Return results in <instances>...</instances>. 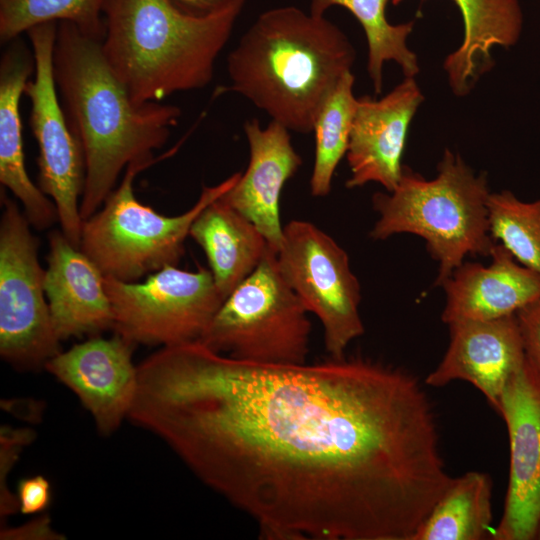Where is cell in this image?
I'll return each instance as SVG.
<instances>
[{
	"instance_id": "cell-23",
	"label": "cell",
	"mask_w": 540,
	"mask_h": 540,
	"mask_svg": "<svg viewBox=\"0 0 540 540\" xmlns=\"http://www.w3.org/2000/svg\"><path fill=\"white\" fill-rule=\"evenodd\" d=\"M389 0H311L310 12L324 15L333 5L349 10L361 24L368 44V73L376 94L382 90V69L386 61L398 63L405 77L418 71L416 55L408 49L406 39L413 22L392 25L385 14Z\"/></svg>"
},
{
	"instance_id": "cell-1",
	"label": "cell",
	"mask_w": 540,
	"mask_h": 540,
	"mask_svg": "<svg viewBox=\"0 0 540 540\" xmlns=\"http://www.w3.org/2000/svg\"><path fill=\"white\" fill-rule=\"evenodd\" d=\"M127 418L267 540H412L454 480L417 376L363 357L275 365L163 346L137 366Z\"/></svg>"
},
{
	"instance_id": "cell-24",
	"label": "cell",
	"mask_w": 540,
	"mask_h": 540,
	"mask_svg": "<svg viewBox=\"0 0 540 540\" xmlns=\"http://www.w3.org/2000/svg\"><path fill=\"white\" fill-rule=\"evenodd\" d=\"M354 75L347 72L321 105L313 125L315 157L310 192L324 197L331 191L332 179L346 155L357 99L353 95Z\"/></svg>"
},
{
	"instance_id": "cell-12",
	"label": "cell",
	"mask_w": 540,
	"mask_h": 540,
	"mask_svg": "<svg viewBox=\"0 0 540 540\" xmlns=\"http://www.w3.org/2000/svg\"><path fill=\"white\" fill-rule=\"evenodd\" d=\"M509 436V481L493 540H533L540 525V370L527 359L505 387L497 411Z\"/></svg>"
},
{
	"instance_id": "cell-27",
	"label": "cell",
	"mask_w": 540,
	"mask_h": 540,
	"mask_svg": "<svg viewBox=\"0 0 540 540\" xmlns=\"http://www.w3.org/2000/svg\"><path fill=\"white\" fill-rule=\"evenodd\" d=\"M515 315L525 355L540 370V298Z\"/></svg>"
},
{
	"instance_id": "cell-9",
	"label": "cell",
	"mask_w": 540,
	"mask_h": 540,
	"mask_svg": "<svg viewBox=\"0 0 540 540\" xmlns=\"http://www.w3.org/2000/svg\"><path fill=\"white\" fill-rule=\"evenodd\" d=\"M113 329L133 344L171 346L200 340L224 299L210 270L167 265L144 282L104 276Z\"/></svg>"
},
{
	"instance_id": "cell-7",
	"label": "cell",
	"mask_w": 540,
	"mask_h": 540,
	"mask_svg": "<svg viewBox=\"0 0 540 540\" xmlns=\"http://www.w3.org/2000/svg\"><path fill=\"white\" fill-rule=\"evenodd\" d=\"M308 313L281 276L276 251L269 248L223 301L200 341L246 362L304 364L312 328Z\"/></svg>"
},
{
	"instance_id": "cell-25",
	"label": "cell",
	"mask_w": 540,
	"mask_h": 540,
	"mask_svg": "<svg viewBox=\"0 0 540 540\" xmlns=\"http://www.w3.org/2000/svg\"><path fill=\"white\" fill-rule=\"evenodd\" d=\"M105 0H0V41L6 44L34 26L68 21L97 40L105 37Z\"/></svg>"
},
{
	"instance_id": "cell-15",
	"label": "cell",
	"mask_w": 540,
	"mask_h": 540,
	"mask_svg": "<svg viewBox=\"0 0 540 540\" xmlns=\"http://www.w3.org/2000/svg\"><path fill=\"white\" fill-rule=\"evenodd\" d=\"M448 326L449 346L438 366L427 375L426 385L469 382L498 411L505 387L526 360L516 315L460 320Z\"/></svg>"
},
{
	"instance_id": "cell-2",
	"label": "cell",
	"mask_w": 540,
	"mask_h": 540,
	"mask_svg": "<svg viewBox=\"0 0 540 540\" xmlns=\"http://www.w3.org/2000/svg\"><path fill=\"white\" fill-rule=\"evenodd\" d=\"M53 70L65 115L84 154V222L104 204L124 168L156 159L153 151L167 142L181 109L160 102L136 104L109 65L102 41L68 21L58 22Z\"/></svg>"
},
{
	"instance_id": "cell-11",
	"label": "cell",
	"mask_w": 540,
	"mask_h": 540,
	"mask_svg": "<svg viewBox=\"0 0 540 540\" xmlns=\"http://www.w3.org/2000/svg\"><path fill=\"white\" fill-rule=\"evenodd\" d=\"M58 22L29 29L35 59L34 78L25 86L30 99V126L39 155V188L56 206L61 231L80 249L83 220L79 198L85 181V160L81 144L60 105L53 70V52Z\"/></svg>"
},
{
	"instance_id": "cell-19",
	"label": "cell",
	"mask_w": 540,
	"mask_h": 540,
	"mask_svg": "<svg viewBox=\"0 0 540 540\" xmlns=\"http://www.w3.org/2000/svg\"><path fill=\"white\" fill-rule=\"evenodd\" d=\"M8 43L0 61V182L20 200L30 225L44 230L58 221V213L28 176L20 116V99L35 71V59L20 37Z\"/></svg>"
},
{
	"instance_id": "cell-8",
	"label": "cell",
	"mask_w": 540,
	"mask_h": 540,
	"mask_svg": "<svg viewBox=\"0 0 540 540\" xmlns=\"http://www.w3.org/2000/svg\"><path fill=\"white\" fill-rule=\"evenodd\" d=\"M0 354L20 370L44 367L58 354L37 239L16 202L1 191Z\"/></svg>"
},
{
	"instance_id": "cell-20",
	"label": "cell",
	"mask_w": 540,
	"mask_h": 540,
	"mask_svg": "<svg viewBox=\"0 0 540 540\" xmlns=\"http://www.w3.org/2000/svg\"><path fill=\"white\" fill-rule=\"evenodd\" d=\"M189 236L203 249L224 300L256 269L270 248L258 228L221 197L200 212Z\"/></svg>"
},
{
	"instance_id": "cell-3",
	"label": "cell",
	"mask_w": 540,
	"mask_h": 540,
	"mask_svg": "<svg viewBox=\"0 0 540 540\" xmlns=\"http://www.w3.org/2000/svg\"><path fill=\"white\" fill-rule=\"evenodd\" d=\"M355 50L324 15L295 6L261 13L227 57L231 86L289 131H313L316 115Z\"/></svg>"
},
{
	"instance_id": "cell-30",
	"label": "cell",
	"mask_w": 540,
	"mask_h": 540,
	"mask_svg": "<svg viewBox=\"0 0 540 540\" xmlns=\"http://www.w3.org/2000/svg\"><path fill=\"white\" fill-rule=\"evenodd\" d=\"M536 539H539L540 540V525H539V530H538V534H537V538Z\"/></svg>"
},
{
	"instance_id": "cell-26",
	"label": "cell",
	"mask_w": 540,
	"mask_h": 540,
	"mask_svg": "<svg viewBox=\"0 0 540 540\" xmlns=\"http://www.w3.org/2000/svg\"><path fill=\"white\" fill-rule=\"evenodd\" d=\"M488 220L493 240L540 276V199L525 202L508 190L490 193Z\"/></svg>"
},
{
	"instance_id": "cell-14",
	"label": "cell",
	"mask_w": 540,
	"mask_h": 540,
	"mask_svg": "<svg viewBox=\"0 0 540 540\" xmlns=\"http://www.w3.org/2000/svg\"><path fill=\"white\" fill-rule=\"evenodd\" d=\"M422 101L413 77H406L379 100L357 99L346 153L351 171L347 188L376 182L387 192L395 189L403 171L409 125Z\"/></svg>"
},
{
	"instance_id": "cell-4",
	"label": "cell",
	"mask_w": 540,
	"mask_h": 540,
	"mask_svg": "<svg viewBox=\"0 0 540 540\" xmlns=\"http://www.w3.org/2000/svg\"><path fill=\"white\" fill-rule=\"evenodd\" d=\"M246 3L193 15L170 0H105L103 53L138 105L204 88Z\"/></svg>"
},
{
	"instance_id": "cell-6",
	"label": "cell",
	"mask_w": 540,
	"mask_h": 540,
	"mask_svg": "<svg viewBox=\"0 0 540 540\" xmlns=\"http://www.w3.org/2000/svg\"><path fill=\"white\" fill-rule=\"evenodd\" d=\"M157 161L130 163L120 185L101 209L83 222L80 249L104 276L136 282L167 265L177 266L196 217L224 195L241 174L234 173L215 186L204 187L188 211L165 216L138 201L133 188L136 175Z\"/></svg>"
},
{
	"instance_id": "cell-10",
	"label": "cell",
	"mask_w": 540,
	"mask_h": 540,
	"mask_svg": "<svg viewBox=\"0 0 540 540\" xmlns=\"http://www.w3.org/2000/svg\"><path fill=\"white\" fill-rule=\"evenodd\" d=\"M276 260L285 282L320 320L329 356L345 357L350 342L364 333L360 284L347 252L313 223L291 220Z\"/></svg>"
},
{
	"instance_id": "cell-13",
	"label": "cell",
	"mask_w": 540,
	"mask_h": 540,
	"mask_svg": "<svg viewBox=\"0 0 540 540\" xmlns=\"http://www.w3.org/2000/svg\"><path fill=\"white\" fill-rule=\"evenodd\" d=\"M134 345L119 334L109 339L93 336L60 351L44 366L77 395L101 434L108 435L118 428L135 398Z\"/></svg>"
},
{
	"instance_id": "cell-17",
	"label": "cell",
	"mask_w": 540,
	"mask_h": 540,
	"mask_svg": "<svg viewBox=\"0 0 540 540\" xmlns=\"http://www.w3.org/2000/svg\"><path fill=\"white\" fill-rule=\"evenodd\" d=\"M47 261L44 290L58 338L96 336L113 328L103 273L62 231L50 233Z\"/></svg>"
},
{
	"instance_id": "cell-21",
	"label": "cell",
	"mask_w": 540,
	"mask_h": 540,
	"mask_svg": "<svg viewBox=\"0 0 540 540\" xmlns=\"http://www.w3.org/2000/svg\"><path fill=\"white\" fill-rule=\"evenodd\" d=\"M403 0H392L394 5ZM464 22L461 46L445 60L453 91L466 94L478 76L490 68V51L495 46L514 45L522 30L518 0H453Z\"/></svg>"
},
{
	"instance_id": "cell-28",
	"label": "cell",
	"mask_w": 540,
	"mask_h": 540,
	"mask_svg": "<svg viewBox=\"0 0 540 540\" xmlns=\"http://www.w3.org/2000/svg\"><path fill=\"white\" fill-rule=\"evenodd\" d=\"M50 498V484L41 475L22 479L18 484L17 499L22 514H34L45 510Z\"/></svg>"
},
{
	"instance_id": "cell-5",
	"label": "cell",
	"mask_w": 540,
	"mask_h": 540,
	"mask_svg": "<svg viewBox=\"0 0 540 540\" xmlns=\"http://www.w3.org/2000/svg\"><path fill=\"white\" fill-rule=\"evenodd\" d=\"M489 195L485 174L475 175L459 155L446 149L434 179L403 166L394 190L373 195L379 217L370 237L385 240L409 233L424 239L438 263L435 284L440 286L466 256H490L496 242L489 230Z\"/></svg>"
},
{
	"instance_id": "cell-18",
	"label": "cell",
	"mask_w": 540,
	"mask_h": 540,
	"mask_svg": "<svg viewBox=\"0 0 540 540\" xmlns=\"http://www.w3.org/2000/svg\"><path fill=\"white\" fill-rule=\"evenodd\" d=\"M491 262H463L440 286L446 300L441 319L492 320L516 314L540 298V276L523 266L499 243Z\"/></svg>"
},
{
	"instance_id": "cell-29",
	"label": "cell",
	"mask_w": 540,
	"mask_h": 540,
	"mask_svg": "<svg viewBox=\"0 0 540 540\" xmlns=\"http://www.w3.org/2000/svg\"><path fill=\"white\" fill-rule=\"evenodd\" d=\"M182 11L193 15H207L224 7L230 0H170Z\"/></svg>"
},
{
	"instance_id": "cell-16",
	"label": "cell",
	"mask_w": 540,
	"mask_h": 540,
	"mask_svg": "<svg viewBox=\"0 0 540 540\" xmlns=\"http://www.w3.org/2000/svg\"><path fill=\"white\" fill-rule=\"evenodd\" d=\"M250 159L245 173L221 199L250 220L278 251L283 241L280 196L286 182L302 165L290 131L274 120L264 128L256 118L244 123Z\"/></svg>"
},
{
	"instance_id": "cell-22",
	"label": "cell",
	"mask_w": 540,
	"mask_h": 540,
	"mask_svg": "<svg viewBox=\"0 0 540 540\" xmlns=\"http://www.w3.org/2000/svg\"><path fill=\"white\" fill-rule=\"evenodd\" d=\"M492 481L469 471L454 478L412 540H481L492 535ZM491 538V537H490Z\"/></svg>"
}]
</instances>
